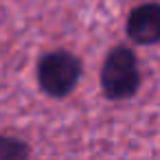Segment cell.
<instances>
[{
  "label": "cell",
  "instance_id": "3957f363",
  "mask_svg": "<svg viewBox=\"0 0 160 160\" xmlns=\"http://www.w3.org/2000/svg\"><path fill=\"white\" fill-rule=\"evenodd\" d=\"M127 35L134 44H158L160 42V2H142L129 11Z\"/></svg>",
  "mask_w": 160,
  "mask_h": 160
},
{
  "label": "cell",
  "instance_id": "7a4b0ae2",
  "mask_svg": "<svg viewBox=\"0 0 160 160\" xmlns=\"http://www.w3.org/2000/svg\"><path fill=\"white\" fill-rule=\"evenodd\" d=\"M140 70L136 55L127 46H116L108 53L101 68V88L110 99H127L138 90Z\"/></svg>",
  "mask_w": 160,
  "mask_h": 160
},
{
  "label": "cell",
  "instance_id": "277c9868",
  "mask_svg": "<svg viewBox=\"0 0 160 160\" xmlns=\"http://www.w3.org/2000/svg\"><path fill=\"white\" fill-rule=\"evenodd\" d=\"M0 160H31L27 142L9 134H0Z\"/></svg>",
  "mask_w": 160,
  "mask_h": 160
},
{
  "label": "cell",
  "instance_id": "6da1fadb",
  "mask_svg": "<svg viewBox=\"0 0 160 160\" xmlns=\"http://www.w3.org/2000/svg\"><path fill=\"white\" fill-rule=\"evenodd\" d=\"M81 77V64L70 51H51L38 64L40 88L55 99L70 94Z\"/></svg>",
  "mask_w": 160,
  "mask_h": 160
}]
</instances>
